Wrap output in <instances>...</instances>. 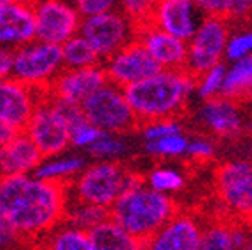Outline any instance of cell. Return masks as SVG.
Listing matches in <instances>:
<instances>
[{"label":"cell","instance_id":"1","mask_svg":"<svg viewBox=\"0 0 252 250\" xmlns=\"http://www.w3.org/2000/svg\"><path fill=\"white\" fill-rule=\"evenodd\" d=\"M67 205V186L35 175H0V210L27 243L33 245L65 222Z\"/></svg>","mask_w":252,"mask_h":250},{"label":"cell","instance_id":"2","mask_svg":"<svg viewBox=\"0 0 252 250\" xmlns=\"http://www.w3.org/2000/svg\"><path fill=\"white\" fill-rule=\"evenodd\" d=\"M125 91L138 125H146L158 119L179 118L196 91V77L188 70L163 68Z\"/></svg>","mask_w":252,"mask_h":250},{"label":"cell","instance_id":"3","mask_svg":"<svg viewBox=\"0 0 252 250\" xmlns=\"http://www.w3.org/2000/svg\"><path fill=\"white\" fill-rule=\"evenodd\" d=\"M177 212L179 208L173 196L154 191L146 182H142L119 196L110 208V220L146 242Z\"/></svg>","mask_w":252,"mask_h":250},{"label":"cell","instance_id":"4","mask_svg":"<svg viewBox=\"0 0 252 250\" xmlns=\"http://www.w3.org/2000/svg\"><path fill=\"white\" fill-rule=\"evenodd\" d=\"M142 182H146V175L126 168L119 161H94L67 186V194L70 199L110 210L123 192Z\"/></svg>","mask_w":252,"mask_h":250},{"label":"cell","instance_id":"5","mask_svg":"<svg viewBox=\"0 0 252 250\" xmlns=\"http://www.w3.org/2000/svg\"><path fill=\"white\" fill-rule=\"evenodd\" d=\"M65 68L62 46L33 40L12 53V77L37 91L47 93Z\"/></svg>","mask_w":252,"mask_h":250},{"label":"cell","instance_id":"6","mask_svg":"<svg viewBox=\"0 0 252 250\" xmlns=\"http://www.w3.org/2000/svg\"><path fill=\"white\" fill-rule=\"evenodd\" d=\"M214 189L229 219L252 224V163L226 161L216 170Z\"/></svg>","mask_w":252,"mask_h":250},{"label":"cell","instance_id":"7","mask_svg":"<svg viewBox=\"0 0 252 250\" xmlns=\"http://www.w3.org/2000/svg\"><path fill=\"white\" fill-rule=\"evenodd\" d=\"M86 119L103 133L125 135L138 126L126 91L114 82H107L83 103Z\"/></svg>","mask_w":252,"mask_h":250},{"label":"cell","instance_id":"8","mask_svg":"<svg viewBox=\"0 0 252 250\" xmlns=\"http://www.w3.org/2000/svg\"><path fill=\"white\" fill-rule=\"evenodd\" d=\"M229 35H231V21L228 18L205 16L193 39L188 42L186 70L198 77L209 68L222 63Z\"/></svg>","mask_w":252,"mask_h":250},{"label":"cell","instance_id":"9","mask_svg":"<svg viewBox=\"0 0 252 250\" xmlns=\"http://www.w3.org/2000/svg\"><path fill=\"white\" fill-rule=\"evenodd\" d=\"M138 27L121 11L105 12V14L83 18L81 35L96 49L100 58L105 62L123 47L137 40Z\"/></svg>","mask_w":252,"mask_h":250},{"label":"cell","instance_id":"10","mask_svg":"<svg viewBox=\"0 0 252 250\" xmlns=\"http://www.w3.org/2000/svg\"><path fill=\"white\" fill-rule=\"evenodd\" d=\"M23 131H27L44 157L58 156L72 147L70 126L58 110L55 100L47 93L37 105L35 112Z\"/></svg>","mask_w":252,"mask_h":250},{"label":"cell","instance_id":"11","mask_svg":"<svg viewBox=\"0 0 252 250\" xmlns=\"http://www.w3.org/2000/svg\"><path fill=\"white\" fill-rule=\"evenodd\" d=\"M37 40L63 46L79 35L83 16L70 0H33Z\"/></svg>","mask_w":252,"mask_h":250},{"label":"cell","instance_id":"12","mask_svg":"<svg viewBox=\"0 0 252 250\" xmlns=\"http://www.w3.org/2000/svg\"><path fill=\"white\" fill-rule=\"evenodd\" d=\"M103 68L107 72L109 82H114L123 90L146 81L163 70L138 40H133L126 47H123L121 51L107 58L103 62Z\"/></svg>","mask_w":252,"mask_h":250},{"label":"cell","instance_id":"13","mask_svg":"<svg viewBox=\"0 0 252 250\" xmlns=\"http://www.w3.org/2000/svg\"><path fill=\"white\" fill-rule=\"evenodd\" d=\"M44 94L46 93L27 86L12 75L0 79V123L16 131H23Z\"/></svg>","mask_w":252,"mask_h":250},{"label":"cell","instance_id":"14","mask_svg":"<svg viewBox=\"0 0 252 250\" xmlns=\"http://www.w3.org/2000/svg\"><path fill=\"white\" fill-rule=\"evenodd\" d=\"M203 227L194 212L179 210L161 229L144 242V250H200Z\"/></svg>","mask_w":252,"mask_h":250},{"label":"cell","instance_id":"15","mask_svg":"<svg viewBox=\"0 0 252 250\" xmlns=\"http://www.w3.org/2000/svg\"><path fill=\"white\" fill-rule=\"evenodd\" d=\"M203 18L205 14L194 0H158L149 23L189 42L200 28Z\"/></svg>","mask_w":252,"mask_h":250},{"label":"cell","instance_id":"16","mask_svg":"<svg viewBox=\"0 0 252 250\" xmlns=\"http://www.w3.org/2000/svg\"><path fill=\"white\" fill-rule=\"evenodd\" d=\"M109 82L107 72L102 65L86 66V68H63L55 79L47 94L55 100L83 105L93 93Z\"/></svg>","mask_w":252,"mask_h":250},{"label":"cell","instance_id":"17","mask_svg":"<svg viewBox=\"0 0 252 250\" xmlns=\"http://www.w3.org/2000/svg\"><path fill=\"white\" fill-rule=\"evenodd\" d=\"M194 119L201 128L219 138H235L245 126L238 102L226 96L201 102L194 114Z\"/></svg>","mask_w":252,"mask_h":250},{"label":"cell","instance_id":"18","mask_svg":"<svg viewBox=\"0 0 252 250\" xmlns=\"http://www.w3.org/2000/svg\"><path fill=\"white\" fill-rule=\"evenodd\" d=\"M37 39L33 0L0 7V46L16 51Z\"/></svg>","mask_w":252,"mask_h":250},{"label":"cell","instance_id":"19","mask_svg":"<svg viewBox=\"0 0 252 250\" xmlns=\"http://www.w3.org/2000/svg\"><path fill=\"white\" fill-rule=\"evenodd\" d=\"M137 40L146 47L158 65L166 70H186L188 42L147 23L138 27Z\"/></svg>","mask_w":252,"mask_h":250},{"label":"cell","instance_id":"20","mask_svg":"<svg viewBox=\"0 0 252 250\" xmlns=\"http://www.w3.org/2000/svg\"><path fill=\"white\" fill-rule=\"evenodd\" d=\"M44 156L27 131H18L7 145L0 149L2 175H33Z\"/></svg>","mask_w":252,"mask_h":250},{"label":"cell","instance_id":"21","mask_svg":"<svg viewBox=\"0 0 252 250\" xmlns=\"http://www.w3.org/2000/svg\"><path fill=\"white\" fill-rule=\"evenodd\" d=\"M86 166L88 163L84 156L74 153H63L58 156L44 157L33 175L39 177L40 180L53 182V184L68 186Z\"/></svg>","mask_w":252,"mask_h":250},{"label":"cell","instance_id":"22","mask_svg":"<svg viewBox=\"0 0 252 250\" xmlns=\"http://www.w3.org/2000/svg\"><path fill=\"white\" fill-rule=\"evenodd\" d=\"M35 250H94L88 231L79 229L68 222H62L47 235L33 243Z\"/></svg>","mask_w":252,"mask_h":250},{"label":"cell","instance_id":"23","mask_svg":"<svg viewBox=\"0 0 252 250\" xmlns=\"http://www.w3.org/2000/svg\"><path fill=\"white\" fill-rule=\"evenodd\" d=\"M94 250H144V242L130 235L114 220H107L90 233Z\"/></svg>","mask_w":252,"mask_h":250},{"label":"cell","instance_id":"24","mask_svg":"<svg viewBox=\"0 0 252 250\" xmlns=\"http://www.w3.org/2000/svg\"><path fill=\"white\" fill-rule=\"evenodd\" d=\"M252 94V55L229 63L226 70V81L222 96L236 102L247 100Z\"/></svg>","mask_w":252,"mask_h":250},{"label":"cell","instance_id":"25","mask_svg":"<svg viewBox=\"0 0 252 250\" xmlns=\"http://www.w3.org/2000/svg\"><path fill=\"white\" fill-rule=\"evenodd\" d=\"M109 219L110 210H107V208L68 198L67 212H65V222L91 233V231L102 226Z\"/></svg>","mask_w":252,"mask_h":250},{"label":"cell","instance_id":"26","mask_svg":"<svg viewBox=\"0 0 252 250\" xmlns=\"http://www.w3.org/2000/svg\"><path fill=\"white\" fill-rule=\"evenodd\" d=\"M62 55L65 68H86V66H94L103 63L96 49L81 33L63 44Z\"/></svg>","mask_w":252,"mask_h":250},{"label":"cell","instance_id":"27","mask_svg":"<svg viewBox=\"0 0 252 250\" xmlns=\"http://www.w3.org/2000/svg\"><path fill=\"white\" fill-rule=\"evenodd\" d=\"M200 250H236L233 219H219L205 226Z\"/></svg>","mask_w":252,"mask_h":250},{"label":"cell","instance_id":"28","mask_svg":"<svg viewBox=\"0 0 252 250\" xmlns=\"http://www.w3.org/2000/svg\"><path fill=\"white\" fill-rule=\"evenodd\" d=\"M189 140L191 138L186 133H177L161 140L144 142V149L149 156L158 159H181V157H188Z\"/></svg>","mask_w":252,"mask_h":250},{"label":"cell","instance_id":"29","mask_svg":"<svg viewBox=\"0 0 252 250\" xmlns=\"http://www.w3.org/2000/svg\"><path fill=\"white\" fill-rule=\"evenodd\" d=\"M146 184L154 191L163 194L173 196L175 192L182 191L186 186V177L181 170L173 166H156L146 175Z\"/></svg>","mask_w":252,"mask_h":250},{"label":"cell","instance_id":"30","mask_svg":"<svg viewBox=\"0 0 252 250\" xmlns=\"http://www.w3.org/2000/svg\"><path fill=\"white\" fill-rule=\"evenodd\" d=\"M130 153V144L125 138V135H112L103 133L98 142L88 151L90 157L94 161H119Z\"/></svg>","mask_w":252,"mask_h":250},{"label":"cell","instance_id":"31","mask_svg":"<svg viewBox=\"0 0 252 250\" xmlns=\"http://www.w3.org/2000/svg\"><path fill=\"white\" fill-rule=\"evenodd\" d=\"M226 70L228 66L224 63L212 66L207 72L196 77V96L201 102L212 100V98L222 96V90H224V81H226Z\"/></svg>","mask_w":252,"mask_h":250},{"label":"cell","instance_id":"32","mask_svg":"<svg viewBox=\"0 0 252 250\" xmlns=\"http://www.w3.org/2000/svg\"><path fill=\"white\" fill-rule=\"evenodd\" d=\"M177 133H184L182 129V121L179 118L173 119H158V121H151L142 125L140 135L144 142H154L161 140L170 135H177Z\"/></svg>","mask_w":252,"mask_h":250},{"label":"cell","instance_id":"33","mask_svg":"<svg viewBox=\"0 0 252 250\" xmlns=\"http://www.w3.org/2000/svg\"><path fill=\"white\" fill-rule=\"evenodd\" d=\"M252 55V28H244V30L231 31L226 46L224 60L229 63L238 62L245 56Z\"/></svg>","mask_w":252,"mask_h":250},{"label":"cell","instance_id":"34","mask_svg":"<svg viewBox=\"0 0 252 250\" xmlns=\"http://www.w3.org/2000/svg\"><path fill=\"white\" fill-rule=\"evenodd\" d=\"M102 135H103L102 129H98L94 125H91L86 118L83 121H79L70 126V144L74 149H86V151H90L98 142V138Z\"/></svg>","mask_w":252,"mask_h":250},{"label":"cell","instance_id":"35","mask_svg":"<svg viewBox=\"0 0 252 250\" xmlns=\"http://www.w3.org/2000/svg\"><path fill=\"white\" fill-rule=\"evenodd\" d=\"M158 0H119V9L125 12L137 27L147 25L154 12Z\"/></svg>","mask_w":252,"mask_h":250},{"label":"cell","instance_id":"36","mask_svg":"<svg viewBox=\"0 0 252 250\" xmlns=\"http://www.w3.org/2000/svg\"><path fill=\"white\" fill-rule=\"evenodd\" d=\"M25 245L27 242L20 235V231L16 229L7 215L0 210V247L5 250H18Z\"/></svg>","mask_w":252,"mask_h":250},{"label":"cell","instance_id":"37","mask_svg":"<svg viewBox=\"0 0 252 250\" xmlns=\"http://www.w3.org/2000/svg\"><path fill=\"white\" fill-rule=\"evenodd\" d=\"M216 156V145L210 138L207 137H194L189 140V149H188V157L194 161H210Z\"/></svg>","mask_w":252,"mask_h":250},{"label":"cell","instance_id":"38","mask_svg":"<svg viewBox=\"0 0 252 250\" xmlns=\"http://www.w3.org/2000/svg\"><path fill=\"white\" fill-rule=\"evenodd\" d=\"M77 9L83 18L105 14L119 9V0H81L77 2Z\"/></svg>","mask_w":252,"mask_h":250},{"label":"cell","instance_id":"39","mask_svg":"<svg viewBox=\"0 0 252 250\" xmlns=\"http://www.w3.org/2000/svg\"><path fill=\"white\" fill-rule=\"evenodd\" d=\"M205 16H219L228 18L235 0H194Z\"/></svg>","mask_w":252,"mask_h":250},{"label":"cell","instance_id":"40","mask_svg":"<svg viewBox=\"0 0 252 250\" xmlns=\"http://www.w3.org/2000/svg\"><path fill=\"white\" fill-rule=\"evenodd\" d=\"M252 12V0H235L228 20L231 21H249V16Z\"/></svg>","mask_w":252,"mask_h":250},{"label":"cell","instance_id":"41","mask_svg":"<svg viewBox=\"0 0 252 250\" xmlns=\"http://www.w3.org/2000/svg\"><path fill=\"white\" fill-rule=\"evenodd\" d=\"M12 53L7 47L0 46V79L11 77L12 74Z\"/></svg>","mask_w":252,"mask_h":250},{"label":"cell","instance_id":"42","mask_svg":"<svg viewBox=\"0 0 252 250\" xmlns=\"http://www.w3.org/2000/svg\"><path fill=\"white\" fill-rule=\"evenodd\" d=\"M16 129H12L11 126H7V125H4V123H0V149L4 147V145H7L9 142L14 138V135H16Z\"/></svg>","mask_w":252,"mask_h":250},{"label":"cell","instance_id":"43","mask_svg":"<svg viewBox=\"0 0 252 250\" xmlns=\"http://www.w3.org/2000/svg\"><path fill=\"white\" fill-rule=\"evenodd\" d=\"M16 2H23V0H0V7H4V5L9 4H16Z\"/></svg>","mask_w":252,"mask_h":250},{"label":"cell","instance_id":"44","mask_svg":"<svg viewBox=\"0 0 252 250\" xmlns=\"http://www.w3.org/2000/svg\"><path fill=\"white\" fill-rule=\"evenodd\" d=\"M247 102H249V105H252V94H251V96L247 98Z\"/></svg>","mask_w":252,"mask_h":250},{"label":"cell","instance_id":"45","mask_svg":"<svg viewBox=\"0 0 252 250\" xmlns=\"http://www.w3.org/2000/svg\"><path fill=\"white\" fill-rule=\"evenodd\" d=\"M249 21H251V25H252V12H251V16H249Z\"/></svg>","mask_w":252,"mask_h":250},{"label":"cell","instance_id":"46","mask_svg":"<svg viewBox=\"0 0 252 250\" xmlns=\"http://www.w3.org/2000/svg\"><path fill=\"white\" fill-rule=\"evenodd\" d=\"M70 2H74V4H77V2H81V0H70Z\"/></svg>","mask_w":252,"mask_h":250},{"label":"cell","instance_id":"47","mask_svg":"<svg viewBox=\"0 0 252 250\" xmlns=\"http://www.w3.org/2000/svg\"><path fill=\"white\" fill-rule=\"evenodd\" d=\"M0 250H5V249H2V247H0Z\"/></svg>","mask_w":252,"mask_h":250},{"label":"cell","instance_id":"48","mask_svg":"<svg viewBox=\"0 0 252 250\" xmlns=\"http://www.w3.org/2000/svg\"><path fill=\"white\" fill-rule=\"evenodd\" d=\"M0 175H2V173H0Z\"/></svg>","mask_w":252,"mask_h":250}]
</instances>
